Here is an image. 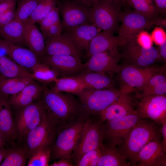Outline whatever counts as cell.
<instances>
[{
  "label": "cell",
  "mask_w": 166,
  "mask_h": 166,
  "mask_svg": "<svg viewBox=\"0 0 166 166\" xmlns=\"http://www.w3.org/2000/svg\"><path fill=\"white\" fill-rule=\"evenodd\" d=\"M71 93L57 92L45 86L41 100L57 132L82 115L78 98Z\"/></svg>",
  "instance_id": "cell-1"
},
{
  "label": "cell",
  "mask_w": 166,
  "mask_h": 166,
  "mask_svg": "<svg viewBox=\"0 0 166 166\" xmlns=\"http://www.w3.org/2000/svg\"><path fill=\"white\" fill-rule=\"evenodd\" d=\"M157 124L149 119H143L136 124L118 148L132 166H136L138 154L152 140L160 136Z\"/></svg>",
  "instance_id": "cell-2"
},
{
  "label": "cell",
  "mask_w": 166,
  "mask_h": 166,
  "mask_svg": "<svg viewBox=\"0 0 166 166\" xmlns=\"http://www.w3.org/2000/svg\"><path fill=\"white\" fill-rule=\"evenodd\" d=\"M89 118L82 115L74 122L57 132L55 141L50 147L51 160L67 159L70 160V156Z\"/></svg>",
  "instance_id": "cell-3"
},
{
  "label": "cell",
  "mask_w": 166,
  "mask_h": 166,
  "mask_svg": "<svg viewBox=\"0 0 166 166\" xmlns=\"http://www.w3.org/2000/svg\"><path fill=\"white\" fill-rule=\"evenodd\" d=\"M121 92L113 88L104 89H85L77 93L82 115L98 117L100 113L113 103Z\"/></svg>",
  "instance_id": "cell-4"
},
{
  "label": "cell",
  "mask_w": 166,
  "mask_h": 166,
  "mask_svg": "<svg viewBox=\"0 0 166 166\" xmlns=\"http://www.w3.org/2000/svg\"><path fill=\"white\" fill-rule=\"evenodd\" d=\"M104 122L98 117H89L85 129L70 156L73 166L84 154L100 147L103 143Z\"/></svg>",
  "instance_id": "cell-5"
},
{
  "label": "cell",
  "mask_w": 166,
  "mask_h": 166,
  "mask_svg": "<svg viewBox=\"0 0 166 166\" xmlns=\"http://www.w3.org/2000/svg\"><path fill=\"white\" fill-rule=\"evenodd\" d=\"M12 109L17 141L22 143L27 134L41 121L46 110L41 99L25 106Z\"/></svg>",
  "instance_id": "cell-6"
},
{
  "label": "cell",
  "mask_w": 166,
  "mask_h": 166,
  "mask_svg": "<svg viewBox=\"0 0 166 166\" xmlns=\"http://www.w3.org/2000/svg\"><path fill=\"white\" fill-rule=\"evenodd\" d=\"M57 135L55 125L46 111L39 124L27 134L22 142V146L27 152L28 159L39 148L51 147Z\"/></svg>",
  "instance_id": "cell-7"
},
{
  "label": "cell",
  "mask_w": 166,
  "mask_h": 166,
  "mask_svg": "<svg viewBox=\"0 0 166 166\" xmlns=\"http://www.w3.org/2000/svg\"><path fill=\"white\" fill-rule=\"evenodd\" d=\"M112 0H101L91 10V23L103 30L113 33L118 29L122 11Z\"/></svg>",
  "instance_id": "cell-8"
},
{
  "label": "cell",
  "mask_w": 166,
  "mask_h": 166,
  "mask_svg": "<svg viewBox=\"0 0 166 166\" xmlns=\"http://www.w3.org/2000/svg\"><path fill=\"white\" fill-rule=\"evenodd\" d=\"M144 119L136 111L133 114L105 121L104 141L110 145H119L125 140L134 127Z\"/></svg>",
  "instance_id": "cell-9"
},
{
  "label": "cell",
  "mask_w": 166,
  "mask_h": 166,
  "mask_svg": "<svg viewBox=\"0 0 166 166\" xmlns=\"http://www.w3.org/2000/svg\"><path fill=\"white\" fill-rule=\"evenodd\" d=\"M120 22L118 36L124 38H136L140 32L154 25H166L164 19L151 20L134 10L122 12Z\"/></svg>",
  "instance_id": "cell-10"
},
{
  "label": "cell",
  "mask_w": 166,
  "mask_h": 166,
  "mask_svg": "<svg viewBox=\"0 0 166 166\" xmlns=\"http://www.w3.org/2000/svg\"><path fill=\"white\" fill-rule=\"evenodd\" d=\"M160 71L158 68H141L127 64L121 67L118 73L122 83L120 91L121 93H130L134 88L141 89Z\"/></svg>",
  "instance_id": "cell-11"
},
{
  "label": "cell",
  "mask_w": 166,
  "mask_h": 166,
  "mask_svg": "<svg viewBox=\"0 0 166 166\" xmlns=\"http://www.w3.org/2000/svg\"><path fill=\"white\" fill-rule=\"evenodd\" d=\"M136 38L126 44V46L120 54L127 64L140 67L148 66L160 57L158 50L152 46L148 48L142 46L136 41Z\"/></svg>",
  "instance_id": "cell-12"
},
{
  "label": "cell",
  "mask_w": 166,
  "mask_h": 166,
  "mask_svg": "<svg viewBox=\"0 0 166 166\" xmlns=\"http://www.w3.org/2000/svg\"><path fill=\"white\" fill-rule=\"evenodd\" d=\"M91 8L74 0H65L60 5L59 10L64 29L91 24Z\"/></svg>",
  "instance_id": "cell-13"
},
{
  "label": "cell",
  "mask_w": 166,
  "mask_h": 166,
  "mask_svg": "<svg viewBox=\"0 0 166 166\" xmlns=\"http://www.w3.org/2000/svg\"><path fill=\"white\" fill-rule=\"evenodd\" d=\"M118 50L105 51L95 54L83 64L84 69L110 76L118 73L121 66L118 65L121 58Z\"/></svg>",
  "instance_id": "cell-14"
},
{
  "label": "cell",
  "mask_w": 166,
  "mask_h": 166,
  "mask_svg": "<svg viewBox=\"0 0 166 166\" xmlns=\"http://www.w3.org/2000/svg\"><path fill=\"white\" fill-rule=\"evenodd\" d=\"M136 111L143 118L150 119L158 124L166 121L165 94L141 97Z\"/></svg>",
  "instance_id": "cell-15"
},
{
  "label": "cell",
  "mask_w": 166,
  "mask_h": 166,
  "mask_svg": "<svg viewBox=\"0 0 166 166\" xmlns=\"http://www.w3.org/2000/svg\"><path fill=\"white\" fill-rule=\"evenodd\" d=\"M135 38L115 36L109 31L100 32L91 42L86 51V56L89 59L97 53L117 50L119 46L124 45Z\"/></svg>",
  "instance_id": "cell-16"
},
{
  "label": "cell",
  "mask_w": 166,
  "mask_h": 166,
  "mask_svg": "<svg viewBox=\"0 0 166 166\" xmlns=\"http://www.w3.org/2000/svg\"><path fill=\"white\" fill-rule=\"evenodd\" d=\"M40 60L57 72L62 77L73 75L84 69L83 64L81 58L73 56L44 54Z\"/></svg>",
  "instance_id": "cell-17"
},
{
  "label": "cell",
  "mask_w": 166,
  "mask_h": 166,
  "mask_svg": "<svg viewBox=\"0 0 166 166\" xmlns=\"http://www.w3.org/2000/svg\"><path fill=\"white\" fill-rule=\"evenodd\" d=\"M160 138L152 140L144 147L138 154L136 166H166V151Z\"/></svg>",
  "instance_id": "cell-18"
},
{
  "label": "cell",
  "mask_w": 166,
  "mask_h": 166,
  "mask_svg": "<svg viewBox=\"0 0 166 166\" xmlns=\"http://www.w3.org/2000/svg\"><path fill=\"white\" fill-rule=\"evenodd\" d=\"M9 97L0 93V130L8 145L12 147L16 144L17 136Z\"/></svg>",
  "instance_id": "cell-19"
},
{
  "label": "cell",
  "mask_w": 166,
  "mask_h": 166,
  "mask_svg": "<svg viewBox=\"0 0 166 166\" xmlns=\"http://www.w3.org/2000/svg\"><path fill=\"white\" fill-rule=\"evenodd\" d=\"M44 54L51 56L71 55L81 58V51L76 47L69 34L65 31L59 35L47 39Z\"/></svg>",
  "instance_id": "cell-20"
},
{
  "label": "cell",
  "mask_w": 166,
  "mask_h": 166,
  "mask_svg": "<svg viewBox=\"0 0 166 166\" xmlns=\"http://www.w3.org/2000/svg\"><path fill=\"white\" fill-rule=\"evenodd\" d=\"M136 112L133 107L129 93H121L112 104L101 111L98 118L102 122L134 113Z\"/></svg>",
  "instance_id": "cell-21"
},
{
  "label": "cell",
  "mask_w": 166,
  "mask_h": 166,
  "mask_svg": "<svg viewBox=\"0 0 166 166\" xmlns=\"http://www.w3.org/2000/svg\"><path fill=\"white\" fill-rule=\"evenodd\" d=\"M34 81L26 86L18 93L9 97L12 108L21 107L41 99L45 86Z\"/></svg>",
  "instance_id": "cell-22"
},
{
  "label": "cell",
  "mask_w": 166,
  "mask_h": 166,
  "mask_svg": "<svg viewBox=\"0 0 166 166\" xmlns=\"http://www.w3.org/2000/svg\"><path fill=\"white\" fill-rule=\"evenodd\" d=\"M100 29L92 24L87 23L65 29L77 48L80 51L87 50L92 39Z\"/></svg>",
  "instance_id": "cell-23"
},
{
  "label": "cell",
  "mask_w": 166,
  "mask_h": 166,
  "mask_svg": "<svg viewBox=\"0 0 166 166\" xmlns=\"http://www.w3.org/2000/svg\"><path fill=\"white\" fill-rule=\"evenodd\" d=\"M8 56L17 64L27 70H32L40 60L29 49L17 45L6 41Z\"/></svg>",
  "instance_id": "cell-24"
},
{
  "label": "cell",
  "mask_w": 166,
  "mask_h": 166,
  "mask_svg": "<svg viewBox=\"0 0 166 166\" xmlns=\"http://www.w3.org/2000/svg\"><path fill=\"white\" fill-rule=\"evenodd\" d=\"M71 76L79 80L85 89H101L113 88V81L107 76L83 69Z\"/></svg>",
  "instance_id": "cell-25"
},
{
  "label": "cell",
  "mask_w": 166,
  "mask_h": 166,
  "mask_svg": "<svg viewBox=\"0 0 166 166\" xmlns=\"http://www.w3.org/2000/svg\"><path fill=\"white\" fill-rule=\"evenodd\" d=\"M23 23L25 44L40 59L44 54L45 44L43 35L34 24Z\"/></svg>",
  "instance_id": "cell-26"
},
{
  "label": "cell",
  "mask_w": 166,
  "mask_h": 166,
  "mask_svg": "<svg viewBox=\"0 0 166 166\" xmlns=\"http://www.w3.org/2000/svg\"><path fill=\"white\" fill-rule=\"evenodd\" d=\"M101 155L97 166H129L130 163L116 146L103 143Z\"/></svg>",
  "instance_id": "cell-27"
},
{
  "label": "cell",
  "mask_w": 166,
  "mask_h": 166,
  "mask_svg": "<svg viewBox=\"0 0 166 166\" xmlns=\"http://www.w3.org/2000/svg\"><path fill=\"white\" fill-rule=\"evenodd\" d=\"M24 25L16 18L0 27V37L4 40L17 45H26L24 39Z\"/></svg>",
  "instance_id": "cell-28"
},
{
  "label": "cell",
  "mask_w": 166,
  "mask_h": 166,
  "mask_svg": "<svg viewBox=\"0 0 166 166\" xmlns=\"http://www.w3.org/2000/svg\"><path fill=\"white\" fill-rule=\"evenodd\" d=\"M34 80L31 77L14 78L0 77V93L9 96L16 94Z\"/></svg>",
  "instance_id": "cell-29"
},
{
  "label": "cell",
  "mask_w": 166,
  "mask_h": 166,
  "mask_svg": "<svg viewBox=\"0 0 166 166\" xmlns=\"http://www.w3.org/2000/svg\"><path fill=\"white\" fill-rule=\"evenodd\" d=\"M0 77L8 78L31 77V73L8 56H5L0 58Z\"/></svg>",
  "instance_id": "cell-30"
},
{
  "label": "cell",
  "mask_w": 166,
  "mask_h": 166,
  "mask_svg": "<svg viewBox=\"0 0 166 166\" xmlns=\"http://www.w3.org/2000/svg\"><path fill=\"white\" fill-rule=\"evenodd\" d=\"M51 89L54 91L71 93L75 95L85 89L81 82L72 76L58 78Z\"/></svg>",
  "instance_id": "cell-31"
},
{
  "label": "cell",
  "mask_w": 166,
  "mask_h": 166,
  "mask_svg": "<svg viewBox=\"0 0 166 166\" xmlns=\"http://www.w3.org/2000/svg\"><path fill=\"white\" fill-rule=\"evenodd\" d=\"M128 5L134 10L152 20L163 19L156 8L152 0H128Z\"/></svg>",
  "instance_id": "cell-32"
},
{
  "label": "cell",
  "mask_w": 166,
  "mask_h": 166,
  "mask_svg": "<svg viewBox=\"0 0 166 166\" xmlns=\"http://www.w3.org/2000/svg\"><path fill=\"white\" fill-rule=\"evenodd\" d=\"M28 159L27 152L22 146H14L8 148L7 153L0 166H26Z\"/></svg>",
  "instance_id": "cell-33"
},
{
  "label": "cell",
  "mask_w": 166,
  "mask_h": 166,
  "mask_svg": "<svg viewBox=\"0 0 166 166\" xmlns=\"http://www.w3.org/2000/svg\"><path fill=\"white\" fill-rule=\"evenodd\" d=\"M31 71V77L42 84H48L54 82L60 76L57 72L41 61Z\"/></svg>",
  "instance_id": "cell-34"
},
{
  "label": "cell",
  "mask_w": 166,
  "mask_h": 166,
  "mask_svg": "<svg viewBox=\"0 0 166 166\" xmlns=\"http://www.w3.org/2000/svg\"><path fill=\"white\" fill-rule=\"evenodd\" d=\"M55 7L56 3L54 0H41L25 22L32 24L39 22Z\"/></svg>",
  "instance_id": "cell-35"
},
{
  "label": "cell",
  "mask_w": 166,
  "mask_h": 166,
  "mask_svg": "<svg viewBox=\"0 0 166 166\" xmlns=\"http://www.w3.org/2000/svg\"><path fill=\"white\" fill-rule=\"evenodd\" d=\"M41 0H21L15 11L16 18L23 23L30 17Z\"/></svg>",
  "instance_id": "cell-36"
},
{
  "label": "cell",
  "mask_w": 166,
  "mask_h": 166,
  "mask_svg": "<svg viewBox=\"0 0 166 166\" xmlns=\"http://www.w3.org/2000/svg\"><path fill=\"white\" fill-rule=\"evenodd\" d=\"M51 147L36 150L28 159V166H48L51 160Z\"/></svg>",
  "instance_id": "cell-37"
},
{
  "label": "cell",
  "mask_w": 166,
  "mask_h": 166,
  "mask_svg": "<svg viewBox=\"0 0 166 166\" xmlns=\"http://www.w3.org/2000/svg\"><path fill=\"white\" fill-rule=\"evenodd\" d=\"M101 146L84 154L75 166H97L101 155Z\"/></svg>",
  "instance_id": "cell-38"
},
{
  "label": "cell",
  "mask_w": 166,
  "mask_h": 166,
  "mask_svg": "<svg viewBox=\"0 0 166 166\" xmlns=\"http://www.w3.org/2000/svg\"><path fill=\"white\" fill-rule=\"evenodd\" d=\"M60 21L59 11L56 7L39 22L43 35L50 27Z\"/></svg>",
  "instance_id": "cell-39"
},
{
  "label": "cell",
  "mask_w": 166,
  "mask_h": 166,
  "mask_svg": "<svg viewBox=\"0 0 166 166\" xmlns=\"http://www.w3.org/2000/svg\"><path fill=\"white\" fill-rule=\"evenodd\" d=\"M166 82V76L162 74H156L144 85L141 89L143 90L142 95L159 84Z\"/></svg>",
  "instance_id": "cell-40"
},
{
  "label": "cell",
  "mask_w": 166,
  "mask_h": 166,
  "mask_svg": "<svg viewBox=\"0 0 166 166\" xmlns=\"http://www.w3.org/2000/svg\"><path fill=\"white\" fill-rule=\"evenodd\" d=\"M64 29L61 20L51 26L43 34L44 38L47 39L56 37L61 33Z\"/></svg>",
  "instance_id": "cell-41"
},
{
  "label": "cell",
  "mask_w": 166,
  "mask_h": 166,
  "mask_svg": "<svg viewBox=\"0 0 166 166\" xmlns=\"http://www.w3.org/2000/svg\"><path fill=\"white\" fill-rule=\"evenodd\" d=\"M15 7H14L0 16V27L12 22L16 18Z\"/></svg>",
  "instance_id": "cell-42"
},
{
  "label": "cell",
  "mask_w": 166,
  "mask_h": 166,
  "mask_svg": "<svg viewBox=\"0 0 166 166\" xmlns=\"http://www.w3.org/2000/svg\"><path fill=\"white\" fill-rule=\"evenodd\" d=\"M166 93V82L161 83L141 95V97L148 95H162Z\"/></svg>",
  "instance_id": "cell-43"
},
{
  "label": "cell",
  "mask_w": 166,
  "mask_h": 166,
  "mask_svg": "<svg viewBox=\"0 0 166 166\" xmlns=\"http://www.w3.org/2000/svg\"><path fill=\"white\" fill-rule=\"evenodd\" d=\"M138 42L142 46L146 48L152 46V38L147 32H141L138 35Z\"/></svg>",
  "instance_id": "cell-44"
},
{
  "label": "cell",
  "mask_w": 166,
  "mask_h": 166,
  "mask_svg": "<svg viewBox=\"0 0 166 166\" xmlns=\"http://www.w3.org/2000/svg\"><path fill=\"white\" fill-rule=\"evenodd\" d=\"M16 0H4L0 2V16L10 9L15 7Z\"/></svg>",
  "instance_id": "cell-45"
},
{
  "label": "cell",
  "mask_w": 166,
  "mask_h": 166,
  "mask_svg": "<svg viewBox=\"0 0 166 166\" xmlns=\"http://www.w3.org/2000/svg\"><path fill=\"white\" fill-rule=\"evenodd\" d=\"M152 36L155 42L160 45L166 39L165 34L163 30L160 28H156L154 30Z\"/></svg>",
  "instance_id": "cell-46"
},
{
  "label": "cell",
  "mask_w": 166,
  "mask_h": 166,
  "mask_svg": "<svg viewBox=\"0 0 166 166\" xmlns=\"http://www.w3.org/2000/svg\"><path fill=\"white\" fill-rule=\"evenodd\" d=\"M152 0L156 8L160 13H165L166 11V0Z\"/></svg>",
  "instance_id": "cell-47"
},
{
  "label": "cell",
  "mask_w": 166,
  "mask_h": 166,
  "mask_svg": "<svg viewBox=\"0 0 166 166\" xmlns=\"http://www.w3.org/2000/svg\"><path fill=\"white\" fill-rule=\"evenodd\" d=\"M50 166H73L71 161L67 159H61L57 161H55L53 163L50 164Z\"/></svg>",
  "instance_id": "cell-48"
},
{
  "label": "cell",
  "mask_w": 166,
  "mask_h": 166,
  "mask_svg": "<svg viewBox=\"0 0 166 166\" xmlns=\"http://www.w3.org/2000/svg\"><path fill=\"white\" fill-rule=\"evenodd\" d=\"M7 56V47L5 40L0 37V58Z\"/></svg>",
  "instance_id": "cell-49"
},
{
  "label": "cell",
  "mask_w": 166,
  "mask_h": 166,
  "mask_svg": "<svg viewBox=\"0 0 166 166\" xmlns=\"http://www.w3.org/2000/svg\"><path fill=\"white\" fill-rule=\"evenodd\" d=\"M162 126L160 130L163 137V140L162 142L164 150L166 151V121L161 124Z\"/></svg>",
  "instance_id": "cell-50"
},
{
  "label": "cell",
  "mask_w": 166,
  "mask_h": 166,
  "mask_svg": "<svg viewBox=\"0 0 166 166\" xmlns=\"http://www.w3.org/2000/svg\"><path fill=\"white\" fill-rule=\"evenodd\" d=\"M86 6L92 8L101 0H74Z\"/></svg>",
  "instance_id": "cell-51"
},
{
  "label": "cell",
  "mask_w": 166,
  "mask_h": 166,
  "mask_svg": "<svg viewBox=\"0 0 166 166\" xmlns=\"http://www.w3.org/2000/svg\"><path fill=\"white\" fill-rule=\"evenodd\" d=\"M159 53L160 57H161L164 60L166 59V39L160 45V50Z\"/></svg>",
  "instance_id": "cell-52"
},
{
  "label": "cell",
  "mask_w": 166,
  "mask_h": 166,
  "mask_svg": "<svg viewBox=\"0 0 166 166\" xmlns=\"http://www.w3.org/2000/svg\"><path fill=\"white\" fill-rule=\"evenodd\" d=\"M8 150V148H2L0 149V165L6 156Z\"/></svg>",
  "instance_id": "cell-53"
},
{
  "label": "cell",
  "mask_w": 166,
  "mask_h": 166,
  "mask_svg": "<svg viewBox=\"0 0 166 166\" xmlns=\"http://www.w3.org/2000/svg\"><path fill=\"white\" fill-rule=\"evenodd\" d=\"M8 145L6 139L0 130V149Z\"/></svg>",
  "instance_id": "cell-54"
},
{
  "label": "cell",
  "mask_w": 166,
  "mask_h": 166,
  "mask_svg": "<svg viewBox=\"0 0 166 166\" xmlns=\"http://www.w3.org/2000/svg\"><path fill=\"white\" fill-rule=\"evenodd\" d=\"M117 4L120 6L121 7L128 5V0H112Z\"/></svg>",
  "instance_id": "cell-55"
},
{
  "label": "cell",
  "mask_w": 166,
  "mask_h": 166,
  "mask_svg": "<svg viewBox=\"0 0 166 166\" xmlns=\"http://www.w3.org/2000/svg\"><path fill=\"white\" fill-rule=\"evenodd\" d=\"M3 0H0V2L2 1H3Z\"/></svg>",
  "instance_id": "cell-56"
}]
</instances>
